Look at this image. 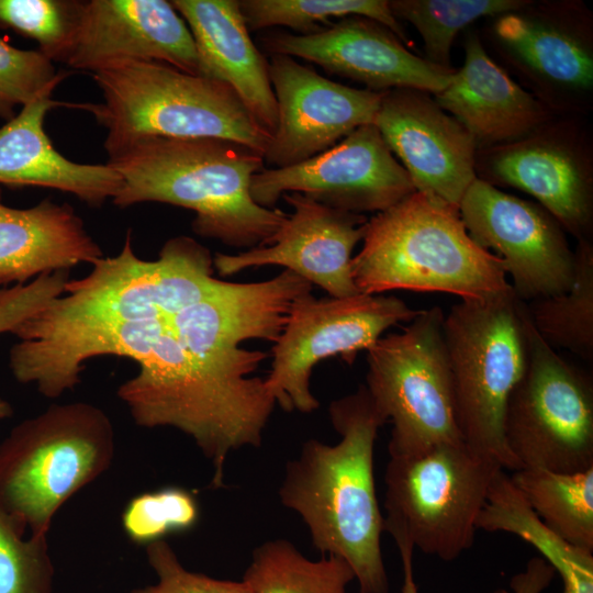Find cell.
Wrapping results in <instances>:
<instances>
[{
    "instance_id": "obj_1",
    "label": "cell",
    "mask_w": 593,
    "mask_h": 593,
    "mask_svg": "<svg viewBox=\"0 0 593 593\" xmlns=\"http://www.w3.org/2000/svg\"><path fill=\"white\" fill-rule=\"evenodd\" d=\"M211 251L187 235L138 257L127 232L121 251L68 280L64 293L11 334L14 379L48 399L75 389L85 363L100 356L134 360L137 373L118 389L136 425L172 427L191 437L224 485L228 455L258 448L276 401L250 377L267 358L243 348L276 342L294 301L313 286L291 270L259 282L214 277Z\"/></svg>"
},
{
    "instance_id": "obj_2",
    "label": "cell",
    "mask_w": 593,
    "mask_h": 593,
    "mask_svg": "<svg viewBox=\"0 0 593 593\" xmlns=\"http://www.w3.org/2000/svg\"><path fill=\"white\" fill-rule=\"evenodd\" d=\"M328 415L339 441L303 444L286 465L280 502L303 519L314 548L350 566L361 593H389L373 477L374 443L387 421L365 384L332 401Z\"/></svg>"
},
{
    "instance_id": "obj_3",
    "label": "cell",
    "mask_w": 593,
    "mask_h": 593,
    "mask_svg": "<svg viewBox=\"0 0 593 593\" xmlns=\"http://www.w3.org/2000/svg\"><path fill=\"white\" fill-rule=\"evenodd\" d=\"M108 155V164L122 177L112 199L118 208L160 202L191 210L192 231L226 246L268 245L288 217L283 210L251 199V178L266 166L261 153L240 143L144 137Z\"/></svg>"
},
{
    "instance_id": "obj_4",
    "label": "cell",
    "mask_w": 593,
    "mask_h": 593,
    "mask_svg": "<svg viewBox=\"0 0 593 593\" xmlns=\"http://www.w3.org/2000/svg\"><path fill=\"white\" fill-rule=\"evenodd\" d=\"M351 276L362 294L444 292L460 300L512 290L501 260L468 234L457 208L414 191L366 223Z\"/></svg>"
},
{
    "instance_id": "obj_5",
    "label": "cell",
    "mask_w": 593,
    "mask_h": 593,
    "mask_svg": "<svg viewBox=\"0 0 593 593\" xmlns=\"http://www.w3.org/2000/svg\"><path fill=\"white\" fill-rule=\"evenodd\" d=\"M103 102L88 112L107 130L110 153L144 137H214L265 155L271 135L226 83L155 61H130L92 74Z\"/></svg>"
},
{
    "instance_id": "obj_6",
    "label": "cell",
    "mask_w": 593,
    "mask_h": 593,
    "mask_svg": "<svg viewBox=\"0 0 593 593\" xmlns=\"http://www.w3.org/2000/svg\"><path fill=\"white\" fill-rule=\"evenodd\" d=\"M114 449L103 410L53 404L0 443V506L30 535H47L63 504L111 467Z\"/></svg>"
},
{
    "instance_id": "obj_7",
    "label": "cell",
    "mask_w": 593,
    "mask_h": 593,
    "mask_svg": "<svg viewBox=\"0 0 593 593\" xmlns=\"http://www.w3.org/2000/svg\"><path fill=\"white\" fill-rule=\"evenodd\" d=\"M525 316V302L510 290L460 300L443 322L460 436L513 471L519 468L505 445L504 416L527 367Z\"/></svg>"
},
{
    "instance_id": "obj_8",
    "label": "cell",
    "mask_w": 593,
    "mask_h": 593,
    "mask_svg": "<svg viewBox=\"0 0 593 593\" xmlns=\"http://www.w3.org/2000/svg\"><path fill=\"white\" fill-rule=\"evenodd\" d=\"M500 470L492 457L463 440L415 455L390 456L384 472L383 530L445 561L474 541L478 517Z\"/></svg>"
},
{
    "instance_id": "obj_9",
    "label": "cell",
    "mask_w": 593,
    "mask_h": 593,
    "mask_svg": "<svg viewBox=\"0 0 593 593\" xmlns=\"http://www.w3.org/2000/svg\"><path fill=\"white\" fill-rule=\"evenodd\" d=\"M445 314L422 310L400 333L379 338L367 350L366 388L392 424L390 456L415 455L462 440L455 412Z\"/></svg>"
},
{
    "instance_id": "obj_10",
    "label": "cell",
    "mask_w": 593,
    "mask_h": 593,
    "mask_svg": "<svg viewBox=\"0 0 593 593\" xmlns=\"http://www.w3.org/2000/svg\"><path fill=\"white\" fill-rule=\"evenodd\" d=\"M525 327L528 360L507 402L506 448L519 469L574 473L593 468L592 377L538 335L527 311Z\"/></svg>"
},
{
    "instance_id": "obj_11",
    "label": "cell",
    "mask_w": 593,
    "mask_h": 593,
    "mask_svg": "<svg viewBox=\"0 0 593 593\" xmlns=\"http://www.w3.org/2000/svg\"><path fill=\"white\" fill-rule=\"evenodd\" d=\"M421 311L384 294L301 295L271 348V369L265 382L276 404L286 412L316 411L320 402L311 392L310 377L320 361L339 357L351 366L387 329L412 321Z\"/></svg>"
},
{
    "instance_id": "obj_12",
    "label": "cell",
    "mask_w": 593,
    "mask_h": 593,
    "mask_svg": "<svg viewBox=\"0 0 593 593\" xmlns=\"http://www.w3.org/2000/svg\"><path fill=\"white\" fill-rule=\"evenodd\" d=\"M470 237L496 256L522 302L568 291L575 253L566 231L542 206L477 177L458 208Z\"/></svg>"
},
{
    "instance_id": "obj_13",
    "label": "cell",
    "mask_w": 593,
    "mask_h": 593,
    "mask_svg": "<svg viewBox=\"0 0 593 593\" xmlns=\"http://www.w3.org/2000/svg\"><path fill=\"white\" fill-rule=\"evenodd\" d=\"M404 167L374 124L362 125L333 147L298 165L262 168L250 181L258 205L275 209L284 193H301L326 206L379 213L414 192Z\"/></svg>"
},
{
    "instance_id": "obj_14",
    "label": "cell",
    "mask_w": 593,
    "mask_h": 593,
    "mask_svg": "<svg viewBox=\"0 0 593 593\" xmlns=\"http://www.w3.org/2000/svg\"><path fill=\"white\" fill-rule=\"evenodd\" d=\"M278 123L264 155L269 168L305 161L373 124L383 92L333 81L287 55H270Z\"/></svg>"
},
{
    "instance_id": "obj_15",
    "label": "cell",
    "mask_w": 593,
    "mask_h": 593,
    "mask_svg": "<svg viewBox=\"0 0 593 593\" xmlns=\"http://www.w3.org/2000/svg\"><path fill=\"white\" fill-rule=\"evenodd\" d=\"M259 43L270 55L302 58L377 92L415 89L434 96L450 83L456 72L452 67L413 54L379 22L357 15L343 18L310 35L266 32Z\"/></svg>"
},
{
    "instance_id": "obj_16",
    "label": "cell",
    "mask_w": 593,
    "mask_h": 593,
    "mask_svg": "<svg viewBox=\"0 0 593 593\" xmlns=\"http://www.w3.org/2000/svg\"><path fill=\"white\" fill-rule=\"evenodd\" d=\"M570 127L546 123L518 141L477 155L491 184L516 188L547 210L578 240H591L593 178L588 150Z\"/></svg>"
},
{
    "instance_id": "obj_17",
    "label": "cell",
    "mask_w": 593,
    "mask_h": 593,
    "mask_svg": "<svg viewBox=\"0 0 593 593\" xmlns=\"http://www.w3.org/2000/svg\"><path fill=\"white\" fill-rule=\"evenodd\" d=\"M415 191L459 208L477 178V143L429 93L384 91L373 123Z\"/></svg>"
},
{
    "instance_id": "obj_18",
    "label": "cell",
    "mask_w": 593,
    "mask_h": 593,
    "mask_svg": "<svg viewBox=\"0 0 593 593\" xmlns=\"http://www.w3.org/2000/svg\"><path fill=\"white\" fill-rule=\"evenodd\" d=\"M292 208L270 243L213 256L214 270L228 277L249 268L281 266L323 289L328 296L359 293L351 276L353 250L362 240L368 216L333 209L301 193H284Z\"/></svg>"
},
{
    "instance_id": "obj_19",
    "label": "cell",
    "mask_w": 593,
    "mask_h": 593,
    "mask_svg": "<svg viewBox=\"0 0 593 593\" xmlns=\"http://www.w3.org/2000/svg\"><path fill=\"white\" fill-rule=\"evenodd\" d=\"M130 61L167 64L198 75L192 34L170 1H82L77 33L66 64L96 72Z\"/></svg>"
},
{
    "instance_id": "obj_20",
    "label": "cell",
    "mask_w": 593,
    "mask_h": 593,
    "mask_svg": "<svg viewBox=\"0 0 593 593\" xmlns=\"http://www.w3.org/2000/svg\"><path fill=\"white\" fill-rule=\"evenodd\" d=\"M195 45L198 75L230 86L272 137L277 102L268 60L253 42L238 0H172Z\"/></svg>"
},
{
    "instance_id": "obj_21",
    "label": "cell",
    "mask_w": 593,
    "mask_h": 593,
    "mask_svg": "<svg viewBox=\"0 0 593 593\" xmlns=\"http://www.w3.org/2000/svg\"><path fill=\"white\" fill-rule=\"evenodd\" d=\"M434 99L481 149L524 138L549 122L544 102L491 59L475 33L466 38L462 67Z\"/></svg>"
},
{
    "instance_id": "obj_22",
    "label": "cell",
    "mask_w": 593,
    "mask_h": 593,
    "mask_svg": "<svg viewBox=\"0 0 593 593\" xmlns=\"http://www.w3.org/2000/svg\"><path fill=\"white\" fill-rule=\"evenodd\" d=\"M57 107L87 111L88 103L56 101L45 96L22 107L20 113L0 128V183L51 188L99 208L119 193L122 177L108 163H76L54 147L44 130V121Z\"/></svg>"
},
{
    "instance_id": "obj_23",
    "label": "cell",
    "mask_w": 593,
    "mask_h": 593,
    "mask_svg": "<svg viewBox=\"0 0 593 593\" xmlns=\"http://www.w3.org/2000/svg\"><path fill=\"white\" fill-rule=\"evenodd\" d=\"M530 3L497 19L493 31L500 46L517 68L545 89L588 93L593 87L588 26L577 23L571 7L532 9Z\"/></svg>"
},
{
    "instance_id": "obj_24",
    "label": "cell",
    "mask_w": 593,
    "mask_h": 593,
    "mask_svg": "<svg viewBox=\"0 0 593 593\" xmlns=\"http://www.w3.org/2000/svg\"><path fill=\"white\" fill-rule=\"evenodd\" d=\"M102 249L68 203L45 199L27 209L11 208L0 197V289L25 284L44 273L94 264Z\"/></svg>"
},
{
    "instance_id": "obj_25",
    "label": "cell",
    "mask_w": 593,
    "mask_h": 593,
    "mask_svg": "<svg viewBox=\"0 0 593 593\" xmlns=\"http://www.w3.org/2000/svg\"><path fill=\"white\" fill-rule=\"evenodd\" d=\"M477 528L522 538L559 573L563 589L593 593V553L551 532L532 511L505 470L497 472L490 486Z\"/></svg>"
},
{
    "instance_id": "obj_26",
    "label": "cell",
    "mask_w": 593,
    "mask_h": 593,
    "mask_svg": "<svg viewBox=\"0 0 593 593\" xmlns=\"http://www.w3.org/2000/svg\"><path fill=\"white\" fill-rule=\"evenodd\" d=\"M510 477L551 532L593 553V468L574 473L519 469Z\"/></svg>"
},
{
    "instance_id": "obj_27",
    "label": "cell",
    "mask_w": 593,
    "mask_h": 593,
    "mask_svg": "<svg viewBox=\"0 0 593 593\" xmlns=\"http://www.w3.org/2000/svg\"><path fill=\"white\" fill-rule=\"evenodd\" d=\"M572 287L525 303L538 335L552 348L593 360V244L578 240Z\"/></svg>"
},
{
    "instance_id": "obj_28",
    "label": "cell",
    "mask_w": 593,
    "mask_h": 593,
    "mask_svg": "<svg viewBox=\"0 0 593 593\" xmlns=\"http://www.w3.org/2000/svg\"><path fill=\"white\" fill-rule=\"evenodd\" d=\"M242 580L251 593H347L355 573L339 557L311 560L291 541L273 539L255 548Z\"/></svg>"
},
{
    "instance_id": "obj_29",
    "label": "cell",
    "mask_w": 593,
    "mask_h": 593,
    "mask_svg": "<svg viewBox=\"0 0 593 593\" xmlns=\"http://www.w3.org/2000/svg\"><path fill=\"white\" fill-rule=\"evenodd\" d=\"M249 32L286 26L310 35L331 25L333 18L363 16L379 22L407 43L400 21L385 0H238Z\"/></svg>"
},
{
    "instance_id": "obj_30",
    "label": "cell",
    "mask_w": 593,
    "mask_h": 593,
    "mask_svg": "<svg viewBox=\"0 0 593 593\" xmlns=\"http://www.w3.org/2000/svg\"><path fill=\"white\" fill-rule=\"evenodd\" d=\"M525 0H392L393 15L411 23L421 35L426 59L441 67L450 66V51L456 35L474 21L518 11Z\"/></svg>"
},
{
    "instance_id": "obj_31",
    "label": "cell",
    "mask_w": 593,
    "mask_h": 593,
    "mask_svg": "<svg viewBox=\"0 0 593 593\" xmlns=\"http://www.w3.org/2000/svg\"><path fill=\"white\" fill-rule=\"evenodd\" d=\"M82 1L0 0V23L36 41L52 61L66 63L74 46Z\"/></svg>"
},
{
    "instance_id": "obj_32",
    "label": "cell",
    "mask_w": 593,
    "mask_h": 593,
    "mask_svg": "<svg viewBox=\"0 0 593 593\" xmlns=\"http://www.w3.org/2000/svg\"><path fill=\"white\" fill-rule=\"evenodd\" d=\"M199 518V502L191 491L166 486L132 497L121 523L131 541L146 547L168 535L190 530Z\"/></svg>"
},
{
    "instance_id": "obj_33",
    "label": "cell",
    "mask_w": 593,
    "mask_h": 593,
    "mask_svg": "<svg viewBox=\"0 0 593 593\" xmlns=\"http://www.w3.org/2000/svg\"><path fill=\"white\" fill-rule=\"evenodd\" d=\"M25 529L0 506V593H52L55 569L47 535Z\"/></svg>"
},
{
    "instance_id": "obj_34",
    "label": "cell",
    "mask_w": 593,
    "mask_h": 593,
    "mask_svg": "<svg viewBox=\"0 0 593 593\" xmlns=\"http://www.w3.org/2000/svg\"><path fill=\"white\" fill-rule=\"evenodd\" d=\"M68 74L56 71L38 49H19L0 37V116L11 120L16 105L52 96Z\"/></svg>"
},
{
    "instance_id": "obj_35",
    "label": "cell",
    "mask_w": 593,
    "mask_h": 593,
    "mask_svg": "<svg viewBox=\"0 0 593 593\" xmlns=\"http://www.w3.org/2000/svg\"><path fill=\"white\" fill-rule=\"evenodd\" d=\"M145 549L157 582L128 593H251L243 580H220L189 571L164 539L147 545Z\"/></svg>"
},
{
    "instance_id": "obj_36",
    "label": "cell",
    "mask_w": 593,
    "mask_h": 593,
    "mask_svg": "<svg viewBox=\"0 0 593 593\" xmlns=\"http://www.w3.org/2000/svg\"><path fill=\"white\" fill-rule=\"evenodd\" d=\"M69 271L44 273L27 284L0 289V334L12 333L23 321L64 293Z\"/></svg>"
},
{
    "instance_id": "obj_37",
    "label": "cell",
    "mask_w": 593,
    "mask_h": 593,
    "mask_svg": "<svg viewBox=\"0 0 593 593\" xmlns=\"http://www.w3.org/2000/svg\"><path fill=\"white\" fill-rule=\"evenodd\" d=\"M555 569L540 557L528 560L525 569L510 582L512 593H542L555 577Z\"/></svg>"
},
{
    "instance_id": "obj_38",
    "label": "cell",
    "mask_w": 593,
    "mask_h": 593,
    "mask_svg": "<svg viewBox=\"0 0 593 593\" xmlns=\"http://www.w3.org/2000/svg\"><path fill=\"white\" fill-rule=\"evenodd\" d=\"M402 561L403 568V585L402 593H418L416 583L414 581L413 573V551L414 549L410 546L400 545L396 546ZM492 593H508L505 589H496Z\"/></svg>"
},
{
    "instance_id": "obj_39",
    "label": "cell",
    "mask_w": 593,
    "mask_h": 593,
    "mask_svg": "<svg viewBox=\"0 0 593 593\" xmlns=\"http://www.w3.org/2000/svg\"><path fill=\"white\" fill-rule=\"evenodd\" d=\"M13 415V409L11 404L0 396V421L9 418Z\"/></svg>"
}]
</instances>
